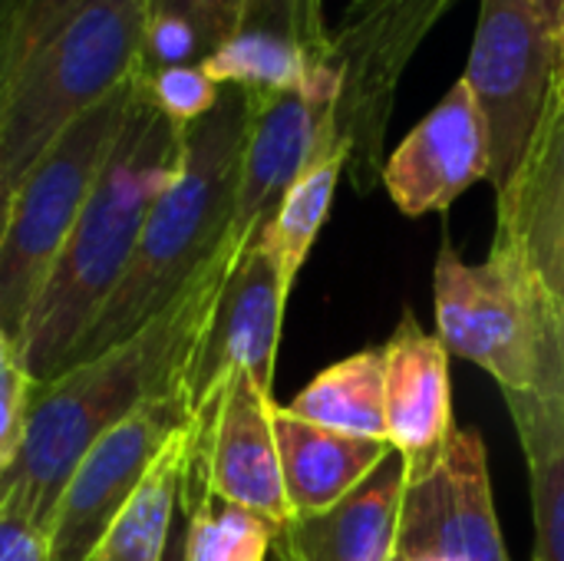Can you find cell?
I'll return each mask as SVG.
<instances>
[{
	"label": "cell",
	"mask_w": 564,
	"mask_h": 561,
	"mask_svg": "<svg viewBox=\"0 0 564 561\" xmlns=\"http://www.w3.org/2000/svg\"><path fill=\"white\" fill-rule=\"evenodd\" d=\"M241 248L228 238L192 284L142 331L40 384L17 460L0 470V513L53 532L59 499L86 453L149 400L185 384L212 308Z\"/></svg>",
	"instance_id": "cell-1"
},
{
	"label": "cell",
	"mask_w": 564,
	"mask_h": 561,
	"mask_svg": "<svg viewBox=\"0 0 564 561\" xmlns=\"http://www.w3.org/2000/svg\"><path fill=\"white\" fill-rule=\"evenodd\" d=\"M182 152L185 132L149 99L139 69V96L126 129L17 344L36 384H50L69 367L76 344L122 284L149 212L172 185Z\"/></svg>",
	"instance_id": "cell-2"
},
{
	"label": "cell",
	"mask_w": 564,
	"mask_h": 561,
	"mask_svg": "<svg viewBox=\"0 0 564 561\" xmlns=\"http://www.w3.org/2000/svg\"><path fill=\"white\" fill-rule=\"evenodd\" d=\"M248 122V93L225 86L218 106L185 132L182 165L152 205L122 284L76 344L69 367L106 354L155 321L221 251L235 218Z\"/></svg>",
	"instance_id": "cell-3"
},
{
	"label": "cell",
	"mask_w": 564,
	"mask_h": 561,
	"mask_svg": "<svg viewBox=\"0 0 564 561\" xmlns=\"http://www.w3.org/2000/svg\"><path fill=\"white\" fill-rule=\"evenodd\" d=\"M149 0H93L0 76V202L40 155L142 66Z\"/></svg>",
	"instance_id": "cell-4"
},
{
	"label": "cell",
	"mask_w": 564,
	"mask_h": 561,
	"mask_svg": "<svg viewBox=\"0 0 564 561\" xmlns=\"http://www.w3.org/2000/svg\"><path fill=\"white\" fill-rule=\"evenodd\" d=\"M142 69V66H139ZM139 96V73L79 116L3 202L0 334L20 344L36 298L63 255Z\"/></svg>",
	"instance_id": "cell-5"
},
{
	"label": "cell",
	"mask_w": 564,
	"mask_h": 561,
	"mask_svg": "<svg viewBox=\"0 0 564 561\" xmlns=\"http://www.w3.org/2000/svg\"><path fill=\"white\" fill-rule=\"evenodd\" d=\"M453 0H350L321 53L337 79V139L347 149V175L364 195L383 182V142L400 79L449 10Z\"/></svg>",
	"instance_id": "cell-6"
},
{
	"label": "cell",
	"mask_w": 564,
	"mask_h": 561,
	"mask_svg": "<svg viewBox=\"0 0 564 561\" xmlns=\"http://www.w3.org/2000/svg\"><path fill=\"white\" fill-rule=\"evenodd\" d=\"M436 337L449 354L479 364L502 390H539L542 384V294L509 258L489 255L469 265L449 235L440 245Z\"/></svg>",
	"instance_id": "cell-7"
},
{
	"label": "cell",
	"mask_w": 564,
	"mask_h": 561,
	"mask_svg": "<svg viewBox=\"0 0 564 561\" xmlns=\"http://www.w3.org/2000/svg\"><path fill=\"white\" fill-rule=\"evenodd\" d=\"M558 69V20L539 0H482L466 83L486 116L496 195L516 175Z\"/></svg>",
	"instance_id": "cell-8"
},
{
	"label": "cell",
	"mask_w": 564,
	"mask_h": 561,
	"mask_svg": "<svg viewBox=\"0 0 564 561\" xmlns=\"http://www.w3.org/2000/svg\"><path fill=\"white\" fill-rule=\"evenodd\" d=\"M185 384L149 400L109 430L76 466L50 532V561H89L122 506L162 456L169 440L192 427Z\"/></svg>",
	"instance_id": "cell-9"
},
{
	"label": "cell",
	"mask_w": 564,
	"mask_h": 561,
	"mask_svg": "<svg viewBox=\"0 0 564 561\" xmlns=\"http://www.w3.org/2000/svg\"><path fill=\"white\" fill-rule=\"evenodd\" d=\"M288 294L291 288L284 284L281 268L264 241L248 245L221 284L208 327L185 374V393L195 420L215 407L221 390L238 374H248L264 393H271Z\"/></svg>",
	"instance_id": "cell-10"
},
{
	"label": "cell",
	"mask_w": 564,
	"mask_h": 561,
	"mask_svg": "<svg viewBox=\"0 0 564 561\" xmlns=\"http://www.w3.org/2000/svg\"><path fill=\"white\" fill-rule=\"evenodd\" d=\"M509 561L496 519L486 443L456 430L436 466L406 483L397 561Z\"/></svg>",
	"instance_id": "cell-11"
},
{
	"label": "cell",
	"mask_w": 564,
	"mask_h": 561,
	"mask_svg": "<svg viewBox=\"0 0 564 561\" xmlns=\"http://www.w3.org/2000/svg\"><path fill=\"white\" fill-rule=\"evenodd\" d=\"M274 400L248 374H238L215 407L195 420V443L185 476L212 496L251 509L278 532L294 519L274 436Z\"/></svg>",
	"instance_id": "cell-12"
},
{
	"label": "cell",
	"mask_w": 564,
	"mask_h": 561,
	"mask_svg": "<svg viewBox=\"0 0 564 561\" xmlns=\"http://www.w3.org/2000/svg\"><path fill=\"white\" fill-rule=\"evenodd\" d=\"M489 175V129L466 79L453 83L443 103L397 145L383 165V185L393 205L410 218L449 212L469 185Z\"/></svg>",
	"instance_id": "cell-13"
},
{
	"label": "cell",
	"mask_w": 564,
	"mask_h": 561,
	"mask_svg": "<svg viewBox=\"0 0 564 561\" xmlns=\"http://www.w3.org/2000/svg\"><path fill=\"white\" fill-rule=\"evenodd\" d=\"M383 367L390 446L406 460V483H416L436 466L456 433L449 350L406 311L383 347Z\"/></svg>",
	"instance_id": "cell-14"
},
{
	"label": "cell",
	"mask_w": 564,
	"mask_h": 561,
	"mask_svg": "<svg viewBox=\"0 0 564 561\" xmlns=\"http://www.w3.org/2000/svg\"><path fill=\"white\" fill-rule=\"evenodd\" d=\"M403 496L406 460L393 450L344 503L311 519H291L274 539L271 561H397Z\"/></svg>",
	"instance_id": "cell-15"
},
{
	"label": "cell",
	"mask_w": 564,
	"mask_h": 561,
	"mask_svg": "<svg viewBox=\"0 0 564 561\" xmlns=\"http://www.w3.org/2000/svg\"><path fill=\"white\" fill-rule=\"evenodd\" d=\"M274 436L294 519H311L360 489L393 453L383 440H360L291 417L274 407Z\"/></svg>",
	"instance_id": "cell-16"
},
{
	"label": "cell",
	"mask_w": 564,
	"mask_h": 561,
	"mask_svg": "<svg viewBox=\"0 0 564 561\" xmlns=\"http://www.w3.org/2000/svg\"><path fill=\"white\" fill-rule=\"evenodd\" d=\"M496 198V241L489 255L522 268L564 218V99L549 96L516 175Z\"/></svg>",
	"instance_id": "cell-17"
},
{
	"label": "cell",
	"mask_w": 564,
	"mask_h": 561,
	"mask_svg": "<svg viewBox=\"0 0 564 561\" xmlns=\"http://www.w3.org/2000/svg\"><path fill=\"white\" fill-rule=\"evenodd\" d=\"M532 486L535 561H564V410L549 390H502Z\"/></svg>",
	"instance_id": "cell-18"
},
{
	"label": "cell",
	"mask_w": 564,
	"mask_h": 561,
	"mask_svg": "<svg viewBox=\"0 0 564 561\" xmlns=\"http://www.w3.org/2000/svg\"><path fill=\"white\" fill-rule=\"evenodd\" d=\"M192 443L195 423L169 440V446L152 463L135 496L122 506L89 561H165L175 529V506L182 499V479L192 460Z\"/></svg>",
	"instance_id": "cell-19"
},
{
	"label": "cell",
	"mask_w": 564,
	"mask_h": 561,
	"mask_svg": "<svg viewBox=\"0 0 564 561\" xmlns=\"http://www.w3.org/2000/svg\"><path fill=\"white\" fill-rule=\"evenodd\" d=\"M284 410L297 420L327 427L334 433L390 443L383 350L367 347L321 370Z\"/></svg>",
	"instance_id": "cell-20"
},
{
	"label": "cell",
	"mask_w": 564,
	"mask_h": 561,
	"mask_svg": "<svg viewBox=\"0 0 564 561\" xmlns=\"http://www.w3.org/2000/svg\"><path fill=\"white\" fill-rule=\"evenodd\" d=\"M185 561H268L278 529L251 509L231 506L198 479H182Z\"/></svg>",
	"instance_id": "cell-21"
},
{
	"label": "cell",
	"mask_w": 564,
	"mask_h": 561,
	"mask_svg": "<svg viewBox=\"0 0 564 561\" xmlns=\"http://www.w3.org/2000/svg\"><path fill=\"white\" fill-rule=\"evenodd\" d=\"M347 172V152L337 149L334 155H327L324 162L311 165L301 182L288 192L278 218L271 222V228L264 231V248L274 255L278 268H281V278L288 288H294L314 241H317V231L324 228L327 215H330V202H334V192H337V182L340 175Z\"/></svg>",
	"instance_id": "cell-22"
},
{
	"label": "cell",
	"mask_w": 564,
	"mask_h": 561,
	"mask_svg": "<svg viewBox=\"0 0 564 561\" xmlns=\"http://www.w3.org/2000/svg\"><path fill=\"white\" fill-rule=\"evenodd\" d=\"M202 69L218 86L248 93H288L304 86V50L271 30H241L231 43L212 53Z\"/></svg>",
	"instance_id": "cell-23"
},
{
	"label": "cell",
	"mask_w": 564,
	"mask_h": 561,
	"mask_svg": "<svg viewBox=\"0 0 564 561\" xmlns=\"http://www.w3.org/2000/svg\"><path fill=\"white\" fill-rule=\"evenodd\" d=\"M93 0H3L0 76L17 69L40 43L69 23Z\"/></svg>",
	"instance_id": "cell-24"
},
{
	"label": "cell",
	"mask_w": 564,
	"mask_h": 561,
	"mask_svg": "<svg viewBox=\"0 0 564 561\" xmlns=\"http://www.w3.org/2000/svg\"><path fill=\"white\" fill-rule=\"evenodd\" d=\"M142 79H145V89H149V99L162 109V116H169L182 132H188L198 119H205L218 99H221V89L205 69L202 63H188V66H169V69H159V73H145L142 69Z\"/></svg>",
	"instance_id": "cell-25"
},
{
	"label": "cell",
	"mask_w": 564,
	"mask_h": 561,
	"mask_svg": "<svg viewBox=\"0 0 564 561\" xmlns=\"http://www.w3.org/2000/svg\"><path fill=\"white\" fill-rule=\"evenodd\" d=\"M40 384L23 367L20 347L0 334V470H7L26 436Z\"/></svg>",
	"instance_id": "cell-26"
},
{
	"label": "cell",
	"mask_w": 564,
	"mask_h": 561,
	"mask_svg": "<svg viewBox=\"0 0 564 561\" xmlns=\"http://www.w3.org/2000/svg\"><path fill=\"white\" fill-rule=\"evenodd\" d=\"M245 30H271L294 40L304 53L327 43L330 30L324 23V0H251Z\"/></svg>",
	"instance_id": "cell-27"
},
{
	"label": "cell",
	"mask_w": 564,
	"mask_h": 561,
	"mask_svg": "<svg viewBox=\"0 0 564 561\" xmlns=\"http://www.w3.org/2000/svg\"><path fill=\"white\" fill-rule=\"evenodd\" d=\"M248 3L251 0H149V10L188 20L198 30L205 53L212 56L245 30Z\"/></svg>",
	"instance_id": "cell-28"
},
{
	"label": "cell",
	"mask_w": 564,
	"mask_h": 561,
	"mask_svg": "<svg viewBox=\"0 0 564 561\" xmlns=\"http://www.w3.org/2000/svg\"><path fill=\"white\" fill-rule=\"evenodd\" d=\"M205 56H208L205 43L188 20L149 10V26H145V40H142V69L145 73L205 63Z\"/></svg>",
	"instance_id": "cell-29"
},
{
	"label": "cell",
	"mask_w": 564,
	"mask_h": 561,
	"mask_svg": "<svg viewBox=\"0 0 564 561\" xmlns=\"http://www.w3.org/2000/svg\"><path fill=\"white\" fill-rule=\"evenodd\" d=\"M0 561H50V536L17 513H0Z\"/></svg>",
	"instance_id": "cell-30"
},
{
	"label": "cell",
	"mask_w": 564,
	"mask_h": 561,
	"mask_svg": "<svg viewBox=\"0 0 564 561\" xmlns=\"http://www.w3.org/2000/svg\"><path fill=\"white\" fill-rule=\"evenodd\" d=\"M542 324H545V337H542V384H539V390L555 393L564 410V311L555 314L545 304V298H542Z\"/></svg>",
	"instance_id": "cell-31"
},
{
	"label": "cell",
	"mask_w": 564,
	"mask_h": 561,
	"mask_svg": "<svg viewBox=\"0 0 564 561\" xmlns=\"http://www.w3.org/2000/svg\"><path fill=\"white\" fill-rule=\"evenodd\" d=\"M555 99H564V7L562 20H558V69H555V79H552V93Z\"/></svg>",
	"instance_id": "cell-32"
},
{
	"label": "cell",
	"mask_w": 564,
	"mask_h": 561,
	"mask_svg": "<svg viewBox=\"0 0 564 561\" xmlns=\"http://www.w3.org/2000/svg\"><path fill=\"white\" fill-rule=\"evenodd\" d=\"M165 561H185V519L172 529V542H169Z\"/></svg>",
	"instance_id": "cell-33"
},
{
	"label": "cell",
	"mask_w": 564,
	"mask_h": 561,
	"mask_svg": "<svg viewBox=\"0 0 564 561\" xmlns=\"http://www.w3.org/2000/svg\"><path fill=\"white\" fill-rule=\"evenodd\" d=\"M539 3H542V7H545V10H549L552 17H555V20H562L564 0H539Z\"/></svg>",
	"instance_id": "cell-34"
},
{
	"label": "cell",
	"mask_w": 564,
	"mask_h": 561,
	"mask_svg": "<svg viewBox=\"0 0 564 561\" xmlns=\"http://www.w3.org/2000/svg\"><path fill=\"white\" fill-rule=\"evenodd\" d=\"M426 561H446V559H426Z\"/></svg>",
	"instance_id": "cell-35"
}]
</instances>
